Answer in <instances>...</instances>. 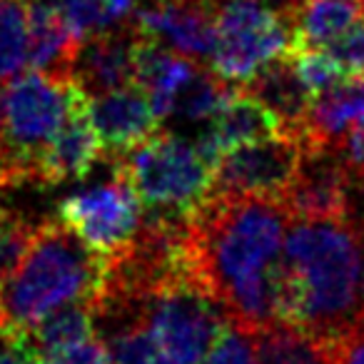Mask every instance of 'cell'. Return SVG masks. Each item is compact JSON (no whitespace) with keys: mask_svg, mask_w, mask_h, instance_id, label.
Segmentation results:
<instances>
[{"mask_svg":"<svg viewBox=\"0 0 364 364\" xmlns=\"http://www.w3.org/2000/svg\"><path fill=\"white\" fill-rule=\"evenodd\" d=\"M58 220L95 255L110 259L125 252L142 228V205L135 190L112 175L85 193L70 195L58 208Z\"/></svg>","mask_w":364,"mask_h":364,"instance_id":"ba28073f","label":"cell"},{"mask_svg":"<svg viewBox=\"0 0 364 364\" xmlns=\"http://www.w3.org/2000/svg\"><path fill=\"white\" fill-rule=\"evenodd\" d=\"M58 6L77 38L125 26L135 13V0H58Z\"/></svg>","mask_w":364,"mask_h":364,"instance_id":"603a6c76","label":"cell"},{"mask_svg":"<svg viewBox=\"0 0 364 364\" xmlns=\"http://www.w3.org/2000/svg\"><path fill=\"white\" fill-rule=\"evenodd\" d=\"M287 58L292 63L294 73L299 75V80L304 82V87L312 92V97L349 80L342 68L337 65V60L324 48H294V50L287 53Z\"/></svg>","mask_w":364,"mask_h":364,"instance_id":"cb8c5ba5","label":"cell"},{"mask_svg":"<svg viewBox=\"0 0 364 364\" xmlns=\"http://www.w3.org/2000/svg\"><path fill=\"white\" fill-rule=\"evenodd\" d=\"M157 3H160V0H157Z\"/></svg>","mask_w":364,"mask_h":364,"instance_id":"d590c367","label":"cell"},{"mask_svg":"<svg viewBox=\"0 0 364 364\" xmlns=\"http://www.w3.org/2000/svg\"><path fill=\"white\" fill-rule=\"evenodd\" d=\"M107 259L80 242L60 220L41 223L26 257L0 284V339L18 342L53 309L97 302Z\"/></svg>","mask_w":364,"mask_h":364,"instance_id":"3957f363","label":"cell"},{"mask_svg":"<svg viewBox=\"0 0 364 364\" xmlns=\"http://www.w3.org/2000/svg\"><path fill=\"white\" fill-rule=\"evenodd\" d=\"M0 364H43V359L26 339H18L8 342L6 352H0Z\"/></svg>","mask_w":364,"mask_h":364,"instance_id":"1f68e13d","label":"cell"},{"mask_svg":"<svg viewBox=\"0 0 364 364\" xmlns=\"http://www.w3.org/2000/svg\"><path fill=\"white\" fill-rule=\"evenodd\" d=\"M324 50L337 60L349 80H364V18L329 41Z\"/></svg>","mask_w":364,"mask_h":364,"instance_id":"4316f807","label":"cell"},{"mask_svg":"<svg viewBox=\"0 0 364 364\" xmlns=\"http://www.w3.org/2000/svg\"><path fill=\"white\" fill-rule=\"evenodd\" d=\"M287 225L279 200L210 193L182 228L185 277L245 334L279 322Z\"/></svg>","mask_w":364,"mask_h":364,"instance_id":"6da1fadb","label":"cell"},{"mask_svg":"<svg viewBox=\"0 0 364 364\" xmlns=\"http://www.w3.org/2000/svg\"><path fill=\"white\" fill-rule=\"evenodd\" d=\"M28 53H31L28 0H0V85H8L26 70Z\"/></svg>","mask_w":364,"mask_h":364,"instance_id":"7402d4cb","label":"cell"},{"mask_svg":"<svg viewBox=\"0 0 364 364\" xmlns=\"http://www.w3.org/2000/svg\"><path fill=\"white\" fill-rule=\"evenodd\" d=\"M215 50L213 73L228 85H245L267 63L292 50V28L282 11L264 0H213Z\"/></svg>","mask_w":364,"mask_h":364,"instance_id":"8992f818","label":"cell"},{"mask_svg":"<svg viewBox=\"0 0 364 364\" xmlns=\"http://www.w3.org/2000/svg\"><path fill=\"white\" fill-rule=\"evenodd\" d=\"M43 364H112L110 349H107L105 339L90 337L82 342L68 344V347L48 349L41 352Z\"/></svg>","mask_w":364,"mask_h":364,"instance_id":"83f0119b","label":"cell"},{"mask_svg":"<svg viewBox=\"0 0 364 364\" xmlns=\"http://www.w3.org/2000/svg\"><path fill=\"white\" fill-rule=\"evenodd\" d=\"M140 31L125 26L82 38L70 77L87 97L135 85V41Z\"/></svg>","mask_w":364,"mask_h":364,"instance_id":"4fadbf2b","label":"cell"},{"mask_svg":"<svg viewBox=\"0 0 364 364\" xmlns=\"http://www.w3.org/2000/svg\"><path fill=\"white\" fill-rule=\"evenodd\" d=\"M282 205L292 220H352V177L342 152H302Z\"/></svg>","mask_w":364,"mask_h":364,"instance_id":"30bf717a","label":"cell"},{"mask_svg":"<svg viewBox=\"0 0 364 364\" xmlns=\"http://www.w3.org/2000/svg\"><path fill=\"white\" fill-rule=\"evenodd\" d=\"M339 364H364V317L337 339Z\"/></svg>","mask_w":364,"mask_h":364,"instance_id":"4dcf8cb0","label":"cell"},{"mask_svg":"<svg viewBox=\"0 0 364 364\" xmlns=\"http://www.w3.org/2000/svg\"><path fill=\"white\" fill-rule=\"evenodd\" d=\"M3 213H6V208H0V215H3Z\"/></svg>","mask_w":364,"mask_h":364,"instance_id":"836d02e7","label":"cell"},{"mask_svg":"<svg viewBox=\"0 0 364 364\" xmlns=\"http://www.w3.org/2000/svg\"><path fill=\"white\" fill-rule=\"evenodd\" d=\"M28 18H31L28 65L33 70L70 75L82 38H77L65 23L58 0H28Z\"/></svg>","mask_w":364,"mask_h":364,"instance_id":"ac0fdd59","label":"cell"},{"mask_svg":"<svg viewBox=\"0 0 364 364\" xmlns=\"http://www.w3.org/2000/svg\"><path fill=\"white\" fill-rule=\"evenodd\" d=\"M85 92L70 75L31 70L3 85L0 190L38 182L41 155Z\"/></svg>","mask_w":364,"mask_h":364,"instance_id":"5b68a950","label":"cell"},{"mask_svg":"<svg viewBox=\"0 0 364 364\" xmlns=\"http://www.w3.org/2000/svg\"><path fill=\"white\" fill-rule=\"evenodd\" d=\"M90 97L82 95L73 105L60 130L53 135L41 155L38 165V185H58L65 180H80L92 170L97 157L102 155L100 137L87 110Z\"/></svg>","mask_w":364,"mask_h":364,"instance_id":"5bb4252c","label":"cell"},{"mask_svg":"<svg viewBox=\"0 0 364 364\" xmlns=\"http://www.w3.org/2000/svg\"><path fill=\"white\" fill-rule=\"evenodd\" d=\"M95 337V304L92 302H70L53 309L33 329H28L26 339L38 354L48 349L68 347Z\"/></svg>","mask_w":364,"mask_h":364,"instance_id":"44dd1931","label":"cell"},{"mask_svg":"<svg viewBox=\"0 0 364 364\" xmlns=\"http://www.w3.org/2000/svg\"><path fill=\"white\" fill-rule=\"evenodd\" d=\"M142 36L195 63H208L215 50V3L213 0H160L135 16Z\"/></svg>","mask_w":364,"mask_h":364,"instance_id":"8fae6325","label":"cell"},{"mask_svg":"<svg viewBox=\"0 0 364 364\" xmlns=\"http://www.w3.org/2000/svg\"><path fill=\"white\" fill-rule=\"evenodd\" d=\"M302 165V145L277 132L257 142H245L223 152L215 167L213 193L279 200L292 188Z\"/></svg>","mask_w":364,"mask_h":364,"instance_id":"9c48e42d","label":"cell"},{"mask_svg":"<svg viewBox=\"0 0 364 364\" xmlns=\"http://www.w3.org/2000/svg\"><path fill=\"white\" fill-rule=\"evenodd\" d=\"M87 110L107 160L127 155L160 132L162 120L157 117L145 90L137 85L92 95Z\"/></svg>","mask_w":364,"mask_h":364,"instance_id":"7c38bea8","label":"cell"},{"mask_svg":"<svg viewBox=\"0 0 364 364\" xmlns=\"http://www.w3.org/2000/svg\"><path fill=\"white\" fill-rule=\"evenodd\" d=\"M294 48H324L347 28L362 21V0H299L284 8Z\"/></svg>","mask_w":364,"mask_h":364,"instance_id":"ffe728a7","label":"cell"},{"mask_svg":"<svg viewBox=\"0 0 364 364\" xmlns=\"http://www.w3.org/2000/svg\"><path fill=\"white\" fill-rule=\"evenodd\" d=\"M200 68V63L180 55L162 46L160 41L147 36H137L135 41V85L145 90L155 107L157 117L165 120L170 117L172 100L177 90L193 77V73Z\"/></svg>","mask_w":364,"mask_h":364,"instance_id":"2e32d148","label":"cell"},{"mask_svg":"<svg viewBox=\"0 0 364 364\" xmlns=\"http://www.w3.org/2000/svg\"><path fill=\"white\" fill-rule=\"evenodd\" d=\"M36 228L38 225L28 223L26 218L8 213V210L0 215V284L16 272L21 259L26 257Z\"/></svg>","mask_w":364,"mask_h":364,"instance_id":"484cf974","label":"cell"},{"mask_svg":"<svg viewBox=\"0 0 364 364\" xmlns=\"http://www.w3.org/2000/svg\"><path fill=\"white\" fill-rule=\"evenodd\" d=\"M112 364H157L160 352H157L155 337L150 332L147 322H135L110 332L107 339Z\"/></svg>","mask_w":364,"mask_h":364,"instance_id":"d4e9b609","label":"cell"},{"mask_svg":"<svg viewBox=\"0 0 364 364\" xmlns=\"http://www.w3.org/2000/svg\"><path fill=\"white\" fill-rule=\"evenodd\" d=\"M147 324L167 364H200L230 319L210 294L180 277L152 294Z\"/></svg>","mask_w":364,"mask_h":364,"instance_id":"52a82bcc","label":"cell"},{"mask_svg":"<svg viewBox=\"0 0 364 364\" xmlns=\"http://www.w3.org/2000/svg\"><path fill=\"white\" fill-rule=\"evenodd\" d=\"M240 87L272 110V115L279 122V132L297 140L314 97L304 87V82L299 80V75L294 73L287 55L267 63L262 70H257V75L252 80H247Z\"/></svg>","mask_w":364,"mask_h":364,"instance_id":"e0dca14e","label":"cell"},{"mask_svg":"<svg viewBox=\"0 0 364 364\" xmlns=\"http://www.w3.org/2000/svg\"><path fill=\"white\" fill-rule=\"evenodd\" d=\"M362 13H364V0H362Z\"/></svg>","mask_w":364,"mask_h":364,"instance_id":"e575fe53","label":"cell"},{"mask_svg":"<svg viewBox=\"0 0 364 364\" xmlns=\"http://www.w3.org/2000/svg\"><path fill=\"white\" fill-rule=\"evenodd\" d=\"M279 132V122L264 102L250 95L242 87H232L225 102L210 117V130L203 140H198L215 160L232 147L245 142H257Z\"/></svg>","mask_w":364,"mask_h":364,"instance_id":"9a60e30c","label":"cell"},{"mask_svg":"<svg viewBox=\"0 0 364 364\" xmlns=\"http://www.w3.org/2000/svg\"><path fill=\"white\" fill-rule=\"evenodd\" d=\"M112 165L135 190L147 218L185 223L208 203L218 160L200 142L157 132Z\"/></svg>","mask_w":364,"mask_h":364,"instance_id":"277c9868","label":"cell"},{"mask_svg":"<svg viewBox=\"0 0 364 364\" xmlns=\"http://www.w3.org/2000/svg\"><path fill=\"white\" fill-rule=\"evenodd\" d=\"M342 160L349 170V177H352V193L359 190L364 195V112L357 117L347 140H344Z\"/></svg>","mask_w":364,"mask_h":364,"instance_id":"f546056e","label":"cell"},{"mask_svg":"<svg viewBox=\"0 0 364 364\" xmlns=\"http://www.w3.org/2000/svg\"><path fill=\"white\" fill-rule=\"evenodd\" d=\"M200 364H252V344L245 332L228 324Z\"/></svg>","mask_w":364,"mask_h":364,"instance_id":"f1b7e54d","label":"cell"},{"mask_svg":"<svg viewBox=\"0 0 364 364\" xmlns=\"http://www.w3.org/2000/svg\"><path fill=\"white\" fill-rule=\"evenodd\" d=\"M247 337L252 344V364H339L337 339L294 324L274 322Z\"/></svg>","mask_w":364,"mask_h":364,"instance_id":"d6986e66","label":"cell"},{"mask_svg":"<svg viewBox=\"0 0 364 364\" xmlns=\"http://www.w3.org/2000/svg\"><path fill=\"white\" fill-rule=\"evenodd\" d=\"M157 364H167V362H165V359H162V357H160V362H157Z\"/></svg>","mask_w":364,"mask_h":364,"instance_id":"d6a6232c","label":"cell"},{"mask_svg":"<svg viewBox=\"0 0 364 364\" xmlns=\"http://www.w3.org/2000/svg\"><path fill=\"white\" fill-rule=\"evenodd\" d=\"M362 319V237L354 220H292L279 322L339 339Z\"/></svg>","mask_w":364,"mask_h":364,"instance_id":"7a4b0ae2","label":"cell"}]
</instances>
